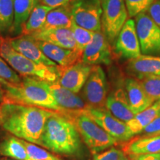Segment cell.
Wrapping results in <instances>:
<instances>
[{"label": "cell", "mask_w": 160, "mask_h": 160, "mask_svg": "<svg viewBox=\"0 0 160 160\" xmlns=\"http://www.w3.org/2000/svg\"><path fill=\"white\" fill-rule=\"evenodd\" d=\"M147 12L151 19L160 28V0H156Z\"/></svg>", "instance_id": "obj_35"}, {"label": "cell", "mask_w": 160, "mask_h": 160, "mask_svg": "<svg viewBox=\"0 0 160 160\" xmlns=\"http://www.w3.org/2000/svg\"><path fill=\"white\" fill-rule=\"evenodd\" d=\"M123 151L131 156L160 153V135L135 138L126 144Z\"/></svg>", "instance_id": "obj_21"}, {"label": "cell", "mask_w": 160, "mask_h": 160, "mask_svg": "<svg viewBox=\"0 0 160 160\" xmlns=\"http://www.w3.org/2000/svg\"><path fill=\"white\" fill-rule=\"evenodd\" d=\"M53 111L22 104L3 102L0 105V122L10 133L29 142L41 145V135Z\"/></svg>", "instance_id": "obj_1"}, {"label": "cell", "mask_w": 160, "mask_h": 160, "mask_svg": "<svg viewBox=\"0 0 160 160\" xmlns=\"http://www.w3.org/2000/svg\"><path fill=\"white\" fill-rule=\"evenodd\" d=\"M10 42L16 51L28 59L48 66H58L44 54L31 36L22 35L19 37L10 38Z\"/></svg>", "instance_id": "obj_15"}, {"label": "cell", "mask_w": 160, "mask_h": 160, "mask_svg": "<svg viewBox=\"0 0 160 160\" xmlns=\"http://www.w3.org/2000/svg\"><path fill=\"white\" fill-rule=\"evenodd\" d=\"M25 148L27 150L28 154L31 160H61L57 156L52 154L50 152L40 148L36 144L29 142L22 139Z\"/></svg>", "instance_id": "obj_30"}, {"label": "cell", "mask_w": 160, "mask_h": 160, "mask_svg": "<svg viewBox=\"0 0 160 160\" xmlns=\"http://www.w3.org/2000/svg\"><path fill=\"white\" fill-rule=\"evenodd\" d=\"M0 154L16 160H31L21 139L8 137L0 143Z\"/></svg>", "instance_id": "obj_26"}, {"label": "cell", "mask_w": 160, "mask_h": 160, "mask_svg": "<svg viewBox=\"0 0 160 160\" xmlns=\"http://www.w3.org/2000/svg\"><path fill=\"white\" fill-rule=\"evenodd\" d=\"M4 87L5 96L3 102L34 106L57 112L62 111L52 95L48 82L23 77L19 85L9 84Z\"/></svg>", "instance_id": "obj_3"}, {"label": "cell", "mask_w": 160, "mask_h": 160, "mask_svg": "<svg viewBox=\"0 0 160 160\" xmlns=\"http://www.w3.org/2000/svg\"><path fill=\"white\" fill-rule=\"evenodd\" d=\"M4 60L22 77L35 78L48 82H55L59 78L58 66H48L35 62L20 54L15 50Z\"/></svg>", "instance_id": "obj_5"}, {"label": "cell", "mask_w": 160, "mask_h": 160, "mask_svg": "<svg viewBox=\"0 0 160 160\" xmlns=\"http://www.w3.org/2000/svg\"><path fill=\"white\" fill-rule=\"evenodd\" d=\"M13 19V0H0V32L11 29Z\"/></svg>", "instance_id": "obj_28"}, {"label": "cell", "mask_w": 160, "mask_h": 160, "mask_svg": "<svg viewBox=\"0 0 160 160\" xmlns=\"http://www.w3.org/2000/svg\"><path fill=\"white\" fill-rule=\"evenodd\" d=\"M73 23L71 5L69 3L67 5L50 11L46 17L45 24L39 31H46L57 28H71Z\"/></svg>", "instance_id": "obj_22"}, {"label": "cell", "mask_w": 160, "mask_h": 160, "mask_svg": "<svg viewBox=\"0 0 160 160\" xmlns=\"http://www.w3.org/2000/svg\"><path fill=\"white\" fill-rule=\"evenodd\" d=\"M156 0H125L128 14L130 17H135L142 13H146Z\"/></svg>", "instance_id": "obj_31"}, {"label": "cell", "mask_w": 160, "mask_h": 160, "mask_svg": "<svg viewBox=\"0 0 160 160\" xmlns=\"http://www.w3.org/2000/svg\"><path fill=\"white\" fill-rule=\"evenodd\" d=\"M52 8L42 4H38L32 11L28 19L21 27V33L24 36H31L39 32L46 20L48 13Z\"/></svg>", "instance_id": "obj_24"}, {"label": "cell", "mask_w": 160, "mask_h": 160, "mask_svg": "<svg viewBox=\"0 0 160 160\" xmlns=\"http://www.w3.org/2000/svg\"><path fill=\"white\" fill-rule=\"evenodd\" d=\"M102 31L109 43L114 42L127 21L125 0H101Z\"/></svg>", "instance_id": "obj_6"}, {"label": "cell", "mask_w": 160, "mask_h": 160, "mask_svg": "<svg viewBox=\"0 0 160 160\" xmlns=\"http://www.w3.org/2000/svg\"><path fill=\"white\" fill-rule=\"evenodd\" d=\"M81 138L71 119L54 112L46 120L41 145L57 154L77 155L81 151Z\"/></svg>", "instance_id": "obj_2"}, {"label": "cell", "mask_w": 160, "mask_h": 160, "mask_svg": "<svg viewBox=\"0 0 160 160\" xmlns=\"http://www.w3.org/2000/svg\"><path fill=\"white\" fill-rule=\"evenodd\" d=\"M159 115H160V107L156 102L140 113H137L133 119L125 122L132 137L141 133Z\"/></svg>", "instance_id": "obj_23"}, {"label": "cell", "mask_w": 160, "mask_h": 160, "mask_svg": "<svg viewBox=\"0 0 160 160\" xmlns=\"http://www.w3.org/2000/svg\"><path fill=\"white\" fill-rule=\"evenodd\" d=\"M74 1H77V0H70V2H74Z\"/></svg>", "instance_id": "obj_42"}, {"label": "cell", "mask_w": 160, "mask_h": 160, "mask_svg": "<svg viewBox=\"0 0 160 160\" xmlns=\"http://www.w3.org/2000/svg\"><path fill=\"white\" fill-rule=\"evenodd\" d=\"M14 49L12 47L10 38L0 37V57L5 59Z\"/></svg>", "instance_id": "obj_36"}, {"label": "cell", "mask_w": 160, "mask_h": 160, "mask_svg": "<svg viewBox=\"0 0 160 160\" xmlns=\"http://www.w3.org/2000/svg\"><path fill=\"white\" fill-rule=\"evenodd\" d=\"M42 5L48 6L52 9L57 8L62 6L67 5L70 3V0H39Z\"/></svg>", "instance_id": "obj_37"}, {"label": "cell", "mask_w": 160, "mask_h": 160, "mask_svg": "<svg viewBox=\"0 0 160 160\" xmlns=\"http://www.w3.org/2000/svg\"><path fill=\"white\" fill-rule=\"evenodd\" d=\"M142 136L140 137H149V136H155L160 134V115L155 118L151 123L149 124L143 131L142 132Z\"/></svg>", "instance_id": "obj_34"}, {"label": "cell", "mask_w": 160, "mask_h": 160, "mask_svg": "<svg viewBox=\"0 0 160 160\" xmlns=\"http://www.w3.org/2000/svg\"><path fill=\"white\" fill-rule=\"evenodd\" d=\"M114 43L116 53L125 59H134L142 54L134 19L126 21Z\"/></svg>", "instance_id": "obj_11"}, {"label": "cell", "mask_w": 160, "mask_h": 160, "mask_svg": "<svg viewBox=\"0 0 160 160\" xmlns=\"http://www.w3.org/2000/svg\"><path fill=\"white\" fill-rule=\"evenodd\" d=\"M84 111L117 142H125L133 137L126 123L112 115L106 108H93L88 107Z\"/></svg>", "instance_id": "obj_10"}, {"label": "cell", "mask_w": 160, "mask_h": 160, "mask_svg": "<svg viewBox=\"0 0 160 160\" xmlns=\"http://www.w3.org/2000/svg\"><path fill=\"white\" fill-rule=\"evenodd\" d=\"M71 119L93 154L105 151L117 144V140L100 127L84 110L77 111L75 117Z\"/></svg>", "instance_id": "obj_4"}, {"label": "cell", "mask_w": 160, "mask_h": 160, "mask_svg": "<svg viewBox=\"0 0 160 160\" xmlns=\"http://www.w3.org/2000/svg\"><path fill=\"white\" fill-rule=\"evenodd\" d=\"M0 84H2V85H9L8 82H7L5 81V80L2 79H1V78H0Z\"/></svg>", "instance_id": "obj_40"}, {"label": "cell", "mask_w": 160, "mask_h": 160, "mask_svg": "<svg viewBox=\"0 0 160 160\" xmlns=\"http://www.w3.org/2000/svg\"><path fill=\"white\" fill-rule=\"evenodd\" d=\"M133 160H160V153L132 156Z\"/></svg>", "instance_id": "obj_38"}, {"label": "cell", "mask_w": 160, "mask_h": 160, "mask_svg": "<svg viewBox=\"0 0 160 160\" xmlns=\"http://www.w3.org/2000/svg\"><path fill=\"white\" fill-rule=\"evenodd\" d=\"M39 3V0H13L14 19L11 31L21 32V27L34 8Z\"/></svg>", "instance_id": "obj_25"}, {"label": "cell", "mask_w": 160, "mask_h": 160, "mask_svg": "<svg viewBox=\"0 0 160 160\" xmlns=\"http://www.w3.org/2000/svg\"><path fill=\"white\" fill-rule=\"evenodd\" d=\"M138 81L152 104L160 99V76H149Z\"/></svg>", "instance_id": "obj_27"}, {"label": "cell", "mask_w": 160, "mask_h": 160, "mask_svg": "<svg viewBox=\"0 0 160 160\" xmlns=\"http://www.w3.org/2000/svg\"><path fill=\"white\" fill-rule=\"evenodd\" d=\"M71 29L73 32L76 45H77V50L82 53L86 46L91 42L95 32L79 27L75 23H73Z\"/></svg>", "instance_id": "obj_29"}, {"label": "cell", "mask_w": 160, "mask_h": 160, "mask_svg": "<svg viewBox=\"0 0 160 160\" xmlns=\"http://www.w3.org/2000/svg\"><path fill=\"white\" fill-rule=\"evenodd\" d=\"M159 135H160V134H159Z\"/></svg>", "instance_id": "obj_44"}, {"label": "cell", "mask_w": 160, "mask_h": 160, "mask_svg": "<svg viewBox=\"0 0 160 160\" xmlns=\"http://www.w3.org/2000/svg\"><path fill=\"white\" fill-rule=\"evenodd\" d=\"M125 85L129 105L135 114L153 105L138 80L128 78L125 80Z\"/></svg>", "instance_id": "obj_20"}, {"label": "cell", "mask_w": 160, "mask_h": 160, "mask_svg": "<svg viewBox=\"0 0 160 160\" xmlns=\"http://www.w3.org/2000/svg\"><path fill=\"white\" fill-rule=\"evenodd\" d=\"M82 62L93 66L111 64V46L102 31L95 32L91 42L84 49Z\"/></svg>", "instance_id": "obj_13"}, {"label": "cell", "mask_w": 160, "mask_h": 160, "mask_svg": "<svg viewBox=\"0 0 160 160\" xmlns=\"http://www.w3.org/2000/svg\"><path fill=\"white\" fill-rule=\"evenodd\" d=\"M93 65L79 62L71 66L62 68L58 65L59 78L57 82L62 87L77 93L81 91L88 78Z\"/></svg>", "instance_id": "obj_12"}, {"label": "cell", "mask_w": 160, "mask_h": 160, "mask_svg": "<svg viewBox=\"0 0 160 160\" xmlns=\"http://www.w3.org/2000/svg\"><path fill=\"white\" fill-rule=\"evenodd\" d=\"M124 160H128V159H126V158H125V159H124Z\"/></svg>", "instance_id": "obj_43"}, {"label": "cell", "mask_w": 160, "mask_h": 160, "mask_svg": "<svg viewBox=\"0 0 160 160\" xmlns=\"http://www.w3.org/2000/svg\"><path fill=\"white\" fill-rule=\"evenodd\" d=\"M70 5L73 23L88 31H102L101 0H77Z\"/></svg>", "instance_id": "obj_7"}, {"label": "cell", "mask_w": 160, "mask_h": 160, "mask_svg": "<svg viewBox=\"0 0 160 160\" xmlns=\"http://www.w3.org/2000/svg\"><path fill=\"white\" fill-rule=\"evenodd\" d=\"M125 153L122 150L112 147L110 149L93 154V160H124Z\"/></svg>", "instance_id": "obj_33"}, {"label": "cell", "mask_w": 160, "mask_h": 160, "mask_svg": "<svg viewBox=\"0 0 160 160\" xmlns=\"http://www.w3.org/2000/svg\"><path fill=\"white\" fill-rule=\"evenodd\" d=\"M156 103H157V105H159V107H160V99H159V100H158V101H157V102H156Z\"/></svg>", "instance_id": "obj_41"}, {"label": "cell", "mask_w": 160, "mask_h": 160, "mask_svg": "<svg viewBox=\"0 0 160 160\" xmlns=\"http://www.w3.org/2000/svg\"><path fill=\"white\" fill-rule=\"evenodd\" d=\"M82 97L90 108H105L108 98V82L105 73L101 66H93L82 88Z\"/></svg>", "instance_id": "obj_8"}, {"label": "cell", "mask_w": 160, "mask_h": 160, "mask_svg": "<svg viewBox=\"0 0 160 160\" xmlns=\"http://www.w3.org/2000/svg\"><path fill=\"white\" fill-rule=\"evenodd\" d=\"M35 40L44 54L59 67L66 68L79 62H82V52L76 50L63 48L45 41Z\"/></svg>", "instance_id": "obj_14"}, {"label": "cell", "mask_w": 160, "mask_h": 160, "mask_svg": "<svg viewBox=\"0 0 160 160\" xmlns=\"http://www.w3.org/2000/svg\"><path fill=\"white\" fill-rule=\"evenodd\" d=\"M48 86L58 105L62 110L82 111L88 107L81 97L61 86L57 82H48Z\"/></svg>", "instance_id": "obj_18"}, {"label": "cell", "mask_w": 160, "mask_h": 160, "mask_svg": "<svg viewBox=\"0 0 160 160\" xmlns=\"http://www.w3.org/2000/svg\"><path fill=\"white\" fill-rule=\"evenodd\" d=\"M0 78L13 85H19L22 83V79L19 75L11 67H10L8 65V62H6L1 57H0Z\"/></svg>", "instance_id": "obj_32"}, {"label": "cell", "mask_w": 160, "mask_h": 160, "mask_svg": "<svg viewBox=\"0 0 160 160\" xmlns=\"http://www.w3.org/2000/svg\"><path fill=\"white\" fill-rule=\"evenodd\" d=\"M31 36L37 40L47 42L63 48L77 51L73 32L71 28H57L39 31Z\"/></svg>", "instance_id": "obj_19"}, {"label": "cell", "mask_w": 160, "mask_h": 160, "mask_svg": "<svg viewBox=\"0 0 160 160\" xmlns=\"http://www.w3.org/2000/svg\"><path fill=\"white\" fill-rule=\"evenodd\" d=\"M5 96V91L2 88V84H0V101H2V102L4 101Z\"/></svg>", "instance_id": "obj_39"}, {"label": "cell", "mask_w": 160, "mask_h": 160, "mask_svg": "<svg viewBox=\"0 0 160 160\" xmlns=\"http://www.w3.org/2000/svg\"><path fill=\"white\" fill-rule=\"evenodd\" d=\"M105 108L112 115L124 122L133 119L136 115L131 108L125 90L117 88L108 96Z\"/></svg>", "instance_id": "obj_17"}, {"label": "cell", "mask_w": 160, "mask_h": 160, "mask_svg": "<svg viewBox=\"0 0 160 160\" xmlns=\"http://www.w3.org/2000/svg\"><path fill=\"white\" fill-rule=\"evenodd\" d=\"M134 21L142 54L160 57V28L147 13L136 16Z\"/></svg>", "instance_id": "obj_9"}, {"label": "cell", "mask_w": 160, "mask_h": 160, "mask_svg": "<svg viewBox=\"0 0 160 160\" xmlns=\"http://www.w3.org/2000/svg\"><path fill=\"white\" fill-rule=\"evenodd\" d=\"M126 69L138 79L149 76H160V57L141 54L129 59Z\"/></svg>", "instance_id": "obj_16"}]
</instances>
